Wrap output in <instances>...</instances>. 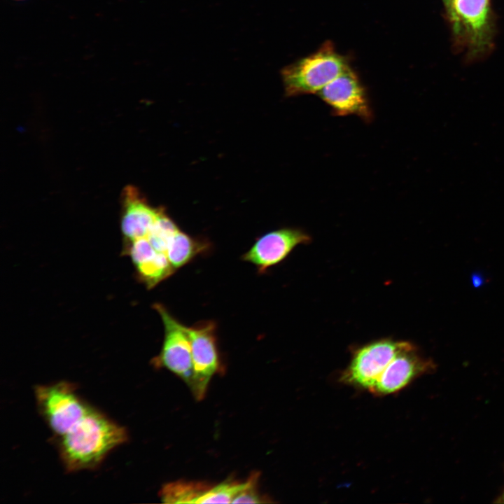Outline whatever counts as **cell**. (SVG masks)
<instances>
[{
  "label": "cell",
  "mask_w": 504,
  "mask_h": 504,
  "mask_svg": "<svg viewBox=\"0 0 504 504\" xmlns=\"http://www.w3.org/2000/svg\"><path fill=\"white\" fill-rule=\"evenodd\" d=\"M57 449L67 472L94 469L114 448L125 442L124 427L91 407L69 432L57 437Z\"/></svg>",
  "instance_id": "obj_1"
},
{
  "label": "cell",
  "mask_w": 504,
  "mask_h": 504,
  "mask_svg": "<svg viewBox=\"0 0 504 504\" xmlns=\"http://www.w3.org/2000/svg\"><path fill=\"white\" fill-rule=\"evenodd\" d=\"M349 67L332 45L284 67L281 78L287 96L317 94Z\"/></svg>",
  "instance_id": "obj_2"
},
{
  "label": "cell",
  "mask_w": 504,
  "mask_h": 504,
  "mask_svg": "<svg viewBox=\"0 0 504 504\" xmlns=\"http://www.w3.org/2000/svg\"><path fill=\"white\" fill-rule=\"evenodd\" d=\"M34 395L41 416L57 438L69 432L92 407L67 382L38 385Z\"/></svg>",
  "instance_id": "obj_3"
},
{
  "label": "cell",
  "mask_w": 504,
  "mask_h": 504,
  "mask_svg": "<svg viewBox=\"0 0 504 504\" xmlns=\"http://www.w3.org/2000/svg\"><path fill=\"white\" fill-rule=\"evenodd\" d=\"M410 343L382 339L357 348L340 382L369 391L390 362Z\"/></svg>",
  "instance_id": "obj_4"
},
{
  "label": "cell",
  "mask_w": 504,
  "mask_h": 504,
  "mask_svg": "<svg viewBox=\"0 0 504 504\" xmlns=\"http://www.w3.org/2000/svg\"><path fill=\"white\" fill-rule=\"evenodd\" d=\"M216 330V323L211 321H201L186 327L192 361V377L188 386L197 400L204 398L209 384L220 366Z\"/></svg>",
  "instance_id": "obj_5"
},
{
  "label": "cell",
  "mask_w": 504,
  "mask_h": 504,
  "mask_svg": "<svg viewBox=\"0 0 504 504\" xmlns=\"http://www.w3.org/2000/svg\"><path fill=\"white\" fill-rule=\"evenodd\" d=\"M164 326V340L161 351L152 363L165 368L178 376L188 386L192 372L191 344L186 326L178 321L161 304L153 305Z\"/></svg>",
  "instance_id": "obj_6"
},
{
  "label": "cell",
  "mask_w": 504,
  "mask_h": 504,
  "mask_svg": "<svg viewBox=\"0 0 504 504\" xmlns=\"http://www.w3.org/2000/svg\"><path fill=\"white\" fill-rule=\"evenodd\" d=\"M434 368V363L424 358L410 343L386 366L369 392L377 396L397 393Z\"/></svg>",
  "instance_id": "obj_7"
},
{
  "label": "cell",
  "mask_w": 504,
  "mask_h": 504,
  "mask_svg": "<svg viewBox=\"0 0 504 504\" xmlns=\"http://www.w3.org/2000/svg\"><path fill=\"white\" fill-rule=\"evenodd\" d=\"M316 94L337 115H354L367 121L372 117L364 88L349 67Z\"/></svg>",
  "instance_id": "obj_8"
},
{
  "label": "cell",
  "mask_w": 504,
  "mask_h": 504,
  "mask_svg": "<svg viewBox=\"0 0 504 504\" xmlns=\"http://www.w3.org/2000/svg\"><path fill=\"white\" fill-rule=\"evenodd\" d=\"M310 237L294 228H282L259 237L242 256V260L254 265L259 272L281 262L300 244H307Z\"/></svg>",
  "instance_id": "obj_9"
},
{
  "label": "cell",
  "mask_w": 504,
  "mask_h": 504,
  "mask_svg": "<svg viewBox=\"0 0 504 504\" xmlns=\"http://www.w3.org/2000/svg\"><path fill=\"white\" fill-rule=\"evenodd\" d=\"M454 23L463 27L475 43L484 40L489 15V0H450Z\"/></svg>",
  "instance_id": "obj_10"
},
{
  "label": "cell",
  "mask_w": 504,
  "mask_h": 504,
  "mask_svg": "<svg viewBox=\"0 0 504 504\" xmlns=\"http://www.w3.org/2000/svg\"><path fill=\"white\" fill-rule=\"evenodd\" d=\"M210 248L207 241L200 239L179 230L172 238L168 248L167 258L176 270L190 262L197 255Z\"/></svg>",
  "instance_id": "obj_11"
},
{
  "label": "cell",
  "mask_w": 504,
  "mask_h": 504,
  "mask_svg": "<svg viewBox=\"0 0 504 504\" xmlns=\"http://www.w3.org/2000/svg\"><path fill=\"white\" fill-rule=\"evenodd\" d=\"M208 487L201 482H173L164 485L160 495L167 503H200Z\"/></svg>",
  "instance_id": "obj_12"
},
{
  "label": "cell",
  "mask_w": 504,
  "mask_h": 504,
  "mask_svg": "<svg viewBox=\"0 0 504 504\" xmlns=\"http://www.w3.org/2000/svg\"><path fill=\"white\" fill-rule=\"evenodd\" d=\"M244 482L225 481L209 486L200 503H232L237 494L246 486Z\"/></svg>",
  "instance_id": "obj_13"
},
{
  "label": "cell",
  "mask_w": 504,
  "mask_h": 504,
  "mask_svg": "<svg viewBox=\"0 0 504 504\" xmlns=\"http://www.w3.org/2000/svg\"><path fill=\"white\" fill-rule=\"evenodd\" d=\"M259 475L258 472L253 473L247 479L246 486L237 494L232 503H264L263 498L258 491V482Z\"/></svg>",
  "instance_id": "obj_14"
},
{
  "label": "cell",
  "mask_w": 504,
  "mask_h": 504,
  "mask_svg": "<svg viewBox=\"0 0 504 504\" xmlns=\"http://www.w3.org/2000/svg\"><path fill=\"white\" fill-rule=\"evenodd\" d=\"M496 502L500 503H504V491L503 493L499 496Z\"/></svg>",
  "instance_id": "obj_15"
},
{
  "label": "cell",
  "mask_w": 504,
  "mask_h": 504,
  "mask_svg": "<svg viewBox=\"0 0 504 504\" xmlns=\"http://www.w3.org/2000/svg\"><path fill=\"white\" fill-rule=\"evenodd\" d=\"M447 1H448V4L449 6L450 0H447Z\"/></svg>",
  "instance_id": "obj_16"
}]
</instances>
